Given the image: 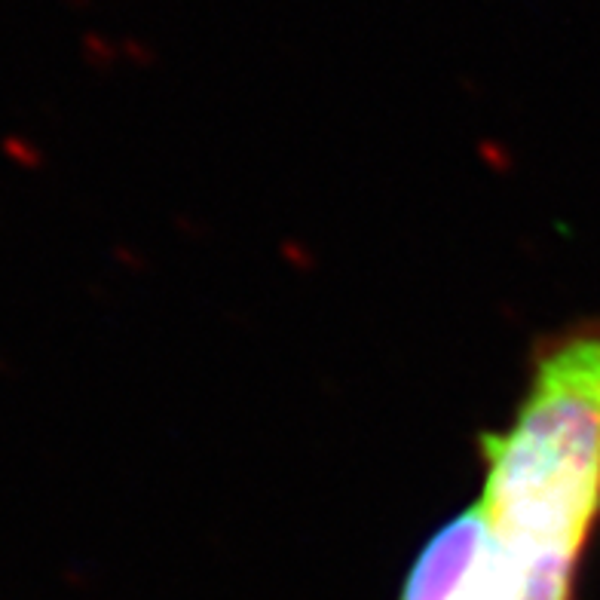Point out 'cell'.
Listing matches in <instances>:
<instances>
[{"label":"cell","mask_w":600,"mask_h":600,"mask_svg":"<svg viewBox=\"0 0 600 600\" xmlns=\"http://www.w3.org/2000/svg\"><path fill=\"white\" fill-rule=\"evenodd\" d=\"M484 460L490 600H570L600 515V331L539 359L512 429L484 438Z\"/></svg>","instance_id":"1"},{"label":"cell","mask_w":600,"mask_h":600,"mask_svg":"<svg viewBox=\"0 0 600 600\" xmlns=\"http://www.w3.org/2000/svg\"><path fill=\"white\" fill-rule=\"evenodd\" d=\"M490 585V530L481 503H475L429 539L402 600H490Z\"/></svg>","instance_id":"2"}]
</instances>
